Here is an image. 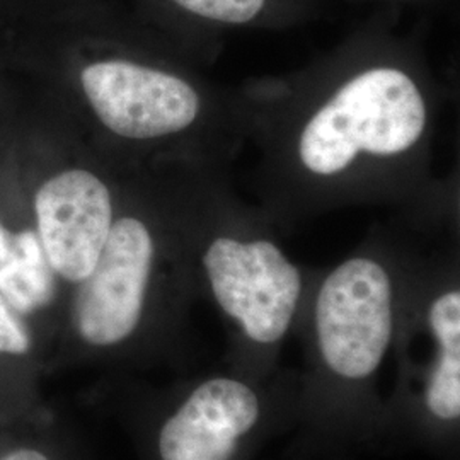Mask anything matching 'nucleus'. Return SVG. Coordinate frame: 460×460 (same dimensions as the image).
I'll return each instance as SVG.
<instances>
[{"instance_id": "nucleus-6", "label": "nucleus", "mask_w": 460, "mask_h": 460, "mask_svg": "<svg viewBox=\"0 0 460 460\" xmlns=\"http://www.w3.org/2000/svg\"><path fill=\"white\" fill-rule=\"evenodd\" d=\"M271 420L261 380L235 372L188 385L161 414L152 460H249Z\"/></svg>"}, {"instance_id": "nucleus-4", "label": "nucleus", "mask_w": 460, "mask_h": 460, "mask_svg": "<svg viewBox=\"0 0 460 460\" xmlns=\"http://www.w3.org/2000/svg\"><path fill=\"white\" fill-rule=\"evenodd\" d=\"M395 358L385 420H404L428 444H450L460 423V287L452 264L420 263Z\"/></svg>"}, {"instance_id": "nucleus-5", "label": "nucleus", "mask_w": 460, "mask_h": 460, "mask_svg": "<svg viewBox=\"0 0 460 460\" xmlns=\"http://www.w3.org/2000/svg\"><path fill=\"white\" fill-rule=\"evenodd\" d=\"M163 254L144 218L116 217L94 270L75 285L72 298L70 324L85 351L115 353L138 338Z\"/></svg>"}, {"instance_id": "nucleus-2", "label": "nucleus", "mask_w": 460, "mask_h": 460, "mask_svg": "<svg viewBox=\"0 0 460 460\" xmlns=\"http://www.w3.org/2000/svg\"><path fill=\"white\" fill-rule=\"evenodd\" d=\"M181 171L176 226L195 288L210 296L244 358L273 360L300 321L313 279L263 210L234 193L227 169L184 163Z\"/></svg>"}, {"instance_id": "nucleus-11", "label": "nucleus", "mask_w": 460, "mask_h": 460, "mask_svg": "<svg viewBox=\"0 0 460 460\" xmlns=\"http://www.w3.org/2000/svg\"><path fill=\"white\" fill-rule=\"evenodd\" d=\"M0 460H60L55 454V447L49 444L26 440L0 445Z\"/></svg>"}, {"instance_id": "nucleus-3", "label": "nucleus", "mask_w": 460, "mask_h": 460, "mask_svg": "<svg viewBox=\"0 0 460 460\" xmlns=\"http://www.w3.org/2000/svg\"><path fill=\"white\" fill-rule=\"evenodd\" d=\"M418 268L394 241L376 237L313 279L302 311L311 358L305 406L323 425L382 418L377 384L397 353Z\"/></svg>"}, {"instance_id": "nucleus-1", "label": "nucleus", "mask_w": 460, "mask_h": 460, "mask_svg": "<svg viewBox=\"0 0 460 460\" xmlns=\"http://www.w3.org/2000/svg\"><path fill=\"white\" fill-rule=\"evenodd\" d=\"M237 96L273 224L351 205L442 212L433 176L442 84L414 60L343 58Z\"/></svg>"}, {"instance_id": "nucleus-7", "label": "nucleus", "mask_w": 460, "mask_h": 460, "mask_svg": "<svg viewBox=\"0 0 460 460\" xmlns=\"http://www.w3.org/2000/svg\"><path fill=\"white\" fill-rule=\"evenodd\" d=\"M38 237L51 270L72 285L94 270L115 222L111 190L96 172L68 169L36 193Z\"/></svg>"}, {"instance_id": "nucleus-10", "label": "nucleus", "mask_w": 460, "mask_h": 460, "mask_svg": "<svg viewBox=\"0 0 460 460\" xmlns=\"http://www.w3.org/2000/svg\"><path fill=\"white\" fill-rule=\"evenodd\" d=\"M31 349L33 338L24 317L0 294V358H24Z\"/></svg>"}, {"instance_id": "nucleus-8", "label": "nucleus", "mask_w": 460, "mask_h": 460, "mask_svg": "<svg viewBox=\"0 0 460 460\" xmlns=\"http://www.w3.org/2000/svg\"><path fill=\"white\" fill-rule=\"evenodd\" d=\"M38 232L13 234L0 222V294L21 317L49 307L57 279Z\"/></svg>"}, {"instance_id": "nucleus-9", "label": "nucleus", "mask_w": 460, "mask_h": 460, "mask_svg": "<svg viewBox=\"0 0 460 460\" xmlns=\"http://www.w3.org/2000/svg\"><path fill=\"white\" fill-rule=\"evenodd\" d=\"M188 16L224 26H246L263 16L268 0H171Z\"/></svg>"}]
</instances>
